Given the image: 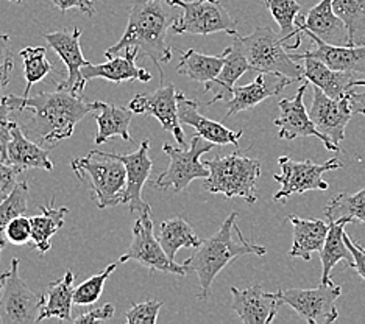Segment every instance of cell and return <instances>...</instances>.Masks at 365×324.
Segmentation results:
<instances>
[{"mask_svg":"<svg viewBox=\"0 0 365 324\" xmlns=\"http://www.w3.org/2000/svg\"><path fill=\"white\" fill-rule=\"evenodd\" d=\"M223 55H225V63H223V68L217 78L205 85V93H212V98L206 103V106H211L215 102H228L233 97L235 83L245 72L250 70V64H248L244 53L239 35L235 38L233 44L223 50Z\"/></svg>","mask_w":365,"mask_h":324,"instance_id":"25","label":"cell"},{"mask_svg":"<svg viewBox=\"0 0 365 324\" xmlns=\"http://www.w3.org/2000/svg\"><path fill=\"white\" fill-rule=\"evenodd\" d=\"M333 10L345 23L348 46H365V0H333Z\"/></svg>","mask_w":365,"mask_h":324,"instance_id":"34","label":"cell"},{"mask_svg":"<svg viewBox=\"0 0 365 324\" xmlns=\"http://www.w3.org/2000/svg\"><path fill=\"white\" fill-rule=\"evenodd\" d=\"M22 172V169L16 167L13 164L0 161V203L13 192L16 184L19 182L18 178Z\"/></svg>","mask_w":365,"mask_h":324,"instance_id":"43","label":"cell"},{"mask_svg":"<svg viewBox=\"0 0 365 324\" xmlns=\"http://www.w3.org/2000/svg\"><path fill=\"white\" fill-rule=\"evenodd\" d=\"M11 110L2 98H0V161L6 162V150L11 140Z\"/></svg>","mask_w":365,"mask_h":324,"instance_id":"44","label":"cell"},{"mask_svg":"<svg viewBox=\"0 0 365 324\" xmlns=\"http://www.w3.org/2000/svg\"><path fill=\"white\" fill-rule=\"evenodd\" d=\"M328 221L351 219L365 224V189L356 194H337L325 207Z\"/></svg>","mask_w":365,"mask_h":324,"instance_id":"35","label":"cell"},{"mask_svg":"<svg viewBox=\"0 0 365 324\" xmlns=\"http://www.w3.org/2000/svg\"><path fill=\"white\" fill-rule=\"evenodd\" d=\"M13 2H16V4H21V2H22V0H13Z\"/></svg>","mask_w":365,"mask_h":324,"instance_id":"49","label":"cell"},{"mask_svg":"<svg viewBox=\"0 0 365 324\" xmlns=\"http://www.w3.org/2000/svg\"><path fill=\"white\" fill-rule=\"evenodd\" d=\"M236 220L237 212H231L223 221L222 228L212 237L202 240V244L195 248V253L182 262L187 274L195 273L198 276V282H200L198 299L205 301L210 298L214 279L230 262L240 256H265L267 253L265 246L248 242L240 229L237 231V237H235L237 228Z\"/></svg>","mask_w":365,"mask_h":324,"instance_id":"3","label":"cell"},{"mask_svg":"<svg viewBox=\"0 0 365 324\" xmlns=\"http://www.w3.org/2000/svg\"><path fill=\"white\" fill-rule=\"evenodd\" d=\"M348 97H350L353 113L365 115V93H356V90H353Z\"/></svg>","mask_w":365,"mask_h":324,"instance_id":"48","label":"cell"},{"mask_svg":"<svg viewBox=\"0 0 365 324\" xmlns=\"http://www.w3.org/2000/svg\"><path fill=\"white\" fill-rule=\"evenodd\" d=\"M344 239H345L346 246L350 248V251H351V254L354 257L353 268L365 281V248L362 245H359L358 242H356V240L353 237H350V234H346V232L344 234Z\"/></svg>","mask_w":365,"mask_h":324,"instance_id":"46","label":"cell"},{"mask_svg":"<svg viewBox=\"0 0 365 324\" xmlns=\"http://www.w3.org/2000/svg\"><path fill=\"white\" fill-rule=\"evenodd\" d=\"M29 206V184L19 181L13 192L0 203V232H5L8 223L19 215H26Z\"/></svg>","mask_w":365,"mask_h":324,"instance_id":"38","label":"cell"},{"mask_svg":"<svg viewBox=\"0 0 365 324\" xmlns=\"http://www.w3.org/2000/svg\"><path fill=\"white\" fill-rule=\"evenodd\" d=\"M233 295V310L237 313L244 324H270L277 317L279 301L278 292H264L261 286H252L240 290L237 287L230 288Z\"/></svg>","mask_w":365,"mask_h":324,"instance_id":"20","label":"cell"},{"mask_svg":"<svg viewBox=\"0 0 365 324\" xmlns=\"http://www.w3.org/2000/svg\"><path fill=\"white\" fill-rule=\"evenodd\" d=\"M161 307L163 303L158 299H148L144 303L133 304L131 309L125 312V321L128 324H155Z\"/></svg>","mask_w":365,"mask_h":324,"instance_id":"40","label":"cell"},{"mask_svg":"<svg viewBox=\"0 0 365 324\" xmlns=\"http://www.w3.org/2000/svg\"><path fill=\"white\" fill-rule=\"evenodd\" d=\"M73 281H76V274L68 270L61 279L52 281L48 284L46 304L41 309L38 323L47 318L72 321L71 312L73 304V290H76L73 288Z\"/></svg>","mask_w":365,"mask_h":324,"instance_id":"30","label":"cell"},{"mask_svg":"<svg viewBox=\"0 0 365 324\" xmlns=\"http://www.w3.org/2000/svg\"><path fill=\"white\" fill-rule=\"evenodd\" d=\"M177 5L172 0H135L130 8L127 30L114 44L105 52L111 58L123 48L135 46L139 50V58L148 56L156 64L164 81L161 64L172 60V47L168 44V31L178 19Z\"/></svg>","mask_w":365,"mask_h":324,"instance_id":"2","label":"cell"},{"mask_svg":"<svg viewBox=\"0 0 365 324\" xmlns=\"http://www.w3.org/2000/svg\"><path fill=\"white\" fill-rule=\"evenodd\" d=\"M52 2L61 13H66L71 8H77L83 14H96V5L93 0H52Z\"/></svg>","mask_w":365,"mask_h":324,"instance_id":"47","label":"cell"},{"mask_svg":"<svg viewBox=\"0 0 365 324\" xmlns=\"http://www.w3.org/2000/svg\"><path fill=\"white\" fill-rule=\"evenodd\" d=\"M93 114L98 127L97 136L94 139L96 145H102L114 136H119L123 140L133 142L130 136V123L135 113L130 108L118 106L114 103H105L97 100V108L93 111Z\"/></svg>","mask_w":365,"mask_h":324,"instance_id":"28","label":"cell"},{"mask_svg":"<svg viewBox=\"0 0 365 324\" xmlns=\"http://www.w3.org/2000/svg\"><path fill=\"white\" fill-rule=\"evenodd\" d=\"M4 293L0 298V323L33 324L38 323L41 309L46 304L44 295L33 293L19 274V259L11 261L4 273Z\"/></svg>","mask_w":365,"mask_h":324,"instance_id":"10","label":"cell"},{"mask_svg":"<svg viewBox=\"0 0 365 324\" xmlns=\"http://www.w3.org/2000/svg\"><path fill=\"white\" fill-rule=\"evenodd\" d=\"M5 237L13 245H26L31 242V221L26 215H19L8 223Z\"/></svg>","mask_w":365,"mask_h":324,"instance_id":"41","label":"cell"},{"mask_svg":"<svg viewBox=\"0 0 365 324\" xmlns=\"http://www.w3.org/2000/svg\"><path fill=\"white\" fill-rule=\"evenodd\" d=\"M281 167L279 174H273V179L281 184V189L273 195V202H283L295 194L311 192V190H328L329 184L323 179L327 172L342 169L339 157H333L323 164H317L311 160L294 161L289 156L278 157Z\"/></svg>","mask_w":365,"mask_h":324,"instance_id":"9","label":"cell"},{"mask_svg":"<svg viewBox=\"0 0 365 324\" xmlns=\"http://www.w3.org/2000/svg\"><path fill=\"white\" fill-rule=\"evenodd\" d=\"M118 268V263H111L108 267L101 271L98 274H94L93 278L86 279L85 282H81L80 286L76 287L73 290V304L77 305H91L98 301L102 292H103V286L106 279L111 276V274Z\"/></svg>","mask_w":365,"mask_h":324,"instance_id":"39","label":"cell"},{"mask_svg":"<svg viewBox=\"0 0 365 324\" xmlns=\"http://www.w3.org/2000/svg\"><path fill=\"white\" fill-rule=\"evenodd\" d=\"M342 295V287L333 281L322 282L319 287L278 290L279 301L287 304L309 324H329L339 318L337 299Z\"/></svg>","mask_w":365,"mask_h":324,"instance_id":"12","label":"cell"},{"mask_svg":"<svg viewBox=\"0 0 365 324\" xmlns=\"http://www.w3.org/2000/svg\"><path fill=\"white\" fill-rule=\"evenodd\" d=\"M215 144L206 140L200 135H194L189 148H178L165 142L163 145L164 153L169 156L170 164L155 181V187L172 192H182L190 182L198 178H208L210 169L200 161L202 155L210 152Z\"/></svg>","mask_w":365,"mask_h":324,"instance_id":"7","label":"cell"},{"mask_svg":"<svg viewBox=\"0 0 365 324\" xmlns=\"http://www.w3.org/2000/svg\"><path fill=\"white\" fill-rule=\"evenodd\" d=\"M351 221V219H339L336 221H328L329 229L328 236L325 240V245L319 251L320 261H322V282H331V270H333L336 265L344 261L346 262L348 267L353 268L354 265V257L350 251V248L345 244V226Z\"/></svg>","mask_w":365,"mask_h":324,"instance_id":"29","label":"cell"},{"mask_svg":"<svg viewBox=\"0 0 365 324\" xmlns=\"http://www.w3.org/2000/svg\"><path fill=\"white\" fill-rule=\"evenodd\" d=\"M295 25V39L298 46H302V38L304 36L302 30L312 31L328 44L348 46L346 27L344 21L334 13L333 0H320L306 16L298 14Z\"/></svg>","mask_w":365,"mask_h":324,"instance_id":"17","label":"cell"},{"mask_svg":"<svg viewBox=\"0 0 365 324\" xmlns=\"http://www.w3.org/2000/svg\"><path fill=\"white\" fill-rule=\"evenodd\" d=\"M158 240L164 248L165 254L175 261V256L181 248H197L202 244V239L195 234L190 223L181 215L165 220L160 224Z\"/></svg>","mask_w":365,"mask_h":324,"instance_id":"33","label":"cell"},{"mask_svg":"<svg viewBox=\"0 0 365 324\" xmlns=\"http://www.w3.org/2000/svg\"><path fill=\"white\" fill-rule=\"evenodd\" d=\"M55 198L51 206H39L41 215H33L31 221V244L39 254L47 253L52 248V237L63 228L64 217L69 214L68 207H55Z\"/></svg>","mask_w":365,"mask_h":324,"instance_id":"31","label":"cell"},{"mask_svg":"<svg viewBox=\"0 0 365 324\" xmlns=\"http://www.w3.org/2000/svg\"><path fill=\"white\" fill-rule=\"evenodd\" d=\"M302 33L311 39L314 47L303 53H292L295 61H300L304 56H311L317 58L334 70L365 75V46H334L325 43L309 30H302Z\"/></svg>","mask_w":365,"mask_h":324,"instance_id":"18","label":"cell"},{"mask_svg":"<svg viewBox=\"0 0 365 324\" xmlns=\"http://www.w3.org/2000/svg\"><path fill=\"white\" fill-rule=\"evenodd\" d=\"M21 56L24 60V73H26L27 80L24 97H29L33 85L46 78L53 70V66L47 60V50L44 47H26L21 50Z\"/></svg>","mask_w":365,"mask_h":324,"instance_id":"37","label":"cell"},{"mask_svg":"<svg viewBox=\"0 0 365 324\" xmlns=\"http://www.w3.org/2000/svg\"><path fill=\"white\" fill-rule=\"evenodd\" d=\"M114 305L111 303H106L101 307H96V309H91L85 313H81L80 317H77L76 320H73V323L76 324H94V323H98V321H106L114 317Z\"/></svg>","mask_w":365,"mask_h":324,"instance_id":"45","label":"cell"},{"mask_svg":"<svg viewBox=\"0 0 365 324\" xmlns=\"http://www.w3.org/2000/svg\"><path fill=\"white\" fill-rule=\"evenodd\" d=\"M80 38H81V30L73 28V30H60L53 33H47L44 35V39L47 44L51 46L53 52L58 53V56L64 61L66 68H68V78L60 81L56 85L58 89L69 90V93L76 95H83V90H85L86 78L83 77V66H86L88 61L85 60L81 52L80 46Z\"/></svg>","mask_w":365,"mask_h":324,"instance_id":"16","label":"cell"},{"mask_svg":"<svg viewBox=\"0 0 365 324\" xmlns=\"http://www.w3.org/2000/svg\"><path fill=\"white\" fill-rule=\"evenodd\" d=\"M290 83H294V80H290L287 77H281V75L275 73H258L252 83L244 86H235L233 89V97H231L227 105V115L223 117L230 119L231 115H235L237 113L253 110L255 106H258L262 103L264 100H267L270 97H275L281 94L287 88Z\"/></svg>","mask_w":365,"mask_h":324,"instance_id":"21","label":"cell"},{"mask_svg":"<svg viewBox=\"0 0 365 324\" xmlns=\"http://www.w3.org/2000/svg\"><path fill=\"white\" fill-rule=\"evenodd\" d=\"M309 115L323 136L339 145L345 139V128L354 115L350 97L333 98L314 86V100Z\"/></svg>","mask_w":365,"mask_h":324,"instance_id":"15","label":"cell"},{"mask_svg":"<svg viewBox=\"0 0 365 324\" xmlns=\"http://www.w3.org/2000/svg\"><path fill=\"white\" fill-rule=\"evenodd\" d=\"M308 86L309 81L306 80L303 85L298 88L297 94L292 98L279 100V115L275 119V125L279 128L278 137L286 140H294L297 137H317L329 152H340L339 145L331 142L327 136H323L322 132L315 128L309 111L306 110L303 98L306 90H308Z\"/></svg>","mask_w":365,"mask_h":324,"instance_id":"13","label":"cell"},{"mask_svg":"<svg viewBox=\"0 0 365 324\" xmlns=\"http://www.w3.org/2000/svg\"><path fill=\"white\" fill-rule=\"evenodd\" d=\"M182 13L172 25L173 35L210 36L223 31L237 36V21L219 0H172Z\"/></svg>","mask_w":365,"mask_h":324,"instance_id":"8","label":"cell"},{"mask_svg":"<svg viewBox=\"0 0 365 324\" xmlns=\"http://www.w3.org/2000/svg\"><path fill=\"white\" fill-rule=\"evenodd\" d=\"M14 56L10 48V35H0V90L11 81Z\"/></svg>","mask_w":365,"mask_h":324,"instance_id":"42","label":"cell"},{"mask_svg":"<svg viewBox=\"0 0 365 324\" xmlns=\"http://www.w3.org/2000/svg\"><path fill=\"white\" fill-rule=\"evenodd\" d=\"M48 152L35 140L26 136L18 122H11V140L6 150V162L13 164L22 170L27 169H43L53 170V162L48 157Z\"/></svg>","mask_w":365,"mask_h":324,"instance_id":"26","label":"cell"},{"mask_svg":"<svg viewBox=\"0 0 365 324\" xmlns=\"http://www.w3.org/2000/svg\"><path fill=\"white\" fill-rule=\"evenodd\" d=\"M300 61L304 63L303 78L333 98L348 97L353 90H356V88L365 86V78H356V73L353 72L331 69L317 58L304 56Z\"/></svg>","mask_w":365,"mask_h":324,"instance_id":"23","label":"cell"},{"mask_svg":"<svg viewBox=\"0 0 365 324\" xmlns=\"http://www.w3.org/2000/svg\"><path fill=\"white\" fill-rule=\"evenodd\" d=\"M177 103L180 122L195 128L197 135H200L202 137L210 140V142L215 145H239V139L244 135L242 130L233 131L227 128L225 125L220 122L205 117V115L198 111V103L195 100L187 98L182 93H177Z\"/></svg>","mask_w":365,"mask_h":324,"instance_id":"24","label":"cell"},{"mask_svg":"<svg viewBox=\"0 0 365 324\" xmlns=\"http://www.w3.org/2000/svg\"><path fill=\"white\" fill-rule=\"evenodd\" d=\"M210 177L205 181V190L222 194L227 198H244L248 204L258 202V181L261 178V161L245 156L240 150L223 157L205 161Z\"/></svg>","mask_w":365,"mask_h":324,"instance_id":"5","label":"cell"},{"mask_svg":"<svg viewBox=\"0 0 365 324\" xmlns=\"http://www.w3.org/2000/svg\"><path fill=\"white\" fill-rule=\"evenodd\" d=\"M148 150H150V140L144 139L136 152L130 155L113 153V156L120 160L127 169V192L122 204H127L130 212L135 214L152 211V206L143 199V189L153 167V161L148 157Z\"/></svg>","mask_w":365,"mask_h":324,"instance_id":"19","label":"cell"},{"mask_svg":"<svg viewBox=\"0 0 365 324\" xmlns=\"http://www.w3.org/2000/svg\"><path fill=\"white\" fill-rule=\"evenodd\" d=\"M139 58V50L135 46L123 48V55H114L108 58V61L103 64H93L88 61L86 66H83V77L86 81L94 78H105L113 81L115 85H120L123 81H150L153 77L150 70L144 68H138L136 60Z\"/></svg>","mask_w":365,"mask_h":324,"instance_id":"22","label":"cell"},{"mask_svg":"<svg viewBox=\"0 0 365 324\" xmlns=\"http://www.w3.org/2000/svg\"><path fill=\"white\" fill-rule=\"evenodd\" d=\"M2 100L10 106L11 113H27L26 122L21 125L22 131L47 150L69 139L77 123L97 108V102H88L83 95L58 88L52 93H41L35 97L5 95Z\"/></svg>","mask_w":365,"mask_h":324,"instance_id":"1","label":"cell"},{"mask_svg":"<svg viewBox=\"0 0 365 324\" xmlns=\"http://www.w3.org/2000/svg\"><path fill=\"white\" fill-rule=\"evenodd\" d=\"M130 110L135 114L153 115L161 127L173 135L177 142L181 147H186L185 132L181 128V122L178 117V103H177V90L173 85H163L155 93L150 94H138L128 103Z\"/></svg>","mask_w":365,"mask_h":324,"instance_id":"14","label":"cell"},{"mask_svg":"<svg viewBox=\"0 0 365 324\" xmlns=\"http://www.w3.org/2000/svg\"><path fill=\"white\" fill-rule=\"evenodd\" d=\"M261 2L267 6V10L273 16V19L279 25V35L283 38V43L289 50L290 39H295V19L300 14L302 6L297 0H261ZM297 39H295V48H298Z\"/></svg>","mask_w":365,"mask_h":324,"instance_id":"36","label":"cell"},{"mask_svg":"<svg viewBox=\"0 0 365 324\" xmlns=\"http://www.w3.org/2000/svg\"><path fill=\"white\" fill-rule=\"evenodd\" d=\"M223 63H225L223 52L217 56H211L197 52L194 48H189L181 53L177 72L189 80L208 85V83L217 78V75L223 68Z\"/></svg>","mask_w":365,"mask_h":324,"instance_id":"32","label":"cell"},{"mask_svg":"<svg viewBox=\"0 0 365 324\" xmlns=\"http://www.w3.org/2000/svg\"><path fill=\"white\" fill-rule=\"evenodd\" d=\"M71 167L80 181L91 189V198L98 209L122 204L127 192V169L113 153L93 150L86 156L72 160Z\"/></svg>","mask_w":365,"mask_h":324,"instance_id":"4","label":"cell"},{"mask_svg":"<svg viewBox=\"0 0 365 324\" xmlns=\"http://www.w3.org/2000/svg\"><path fill=\"white\" fill-rule=\"evenodd\" d=\"M239 39L250 64V72L275 73L294 81L303 80V66L294 60L292 53H287L279 33L270 27H258L248 36H239Z\"/></svg>","mask_w":365,"mask_h":324,"instance_id":"6","label":"cell"},{"mask_svg":"<svg viewBox=\"0 0 365 324\" xmlns=\"http://www.w3.org/2000/svg\"><path fill=\"white\" fill-rule=\"evenodd\" d=\"M287 220L294 228V244L289 256L311 261L312 253H319L325 245L329 223L319 219H300L297 215H289Z\"/></svg>","mask_w":365,"mask_h":324,"instance_id":"27","label":"cell"},{"mask_svg":"<svg viewBox=\"0 0 365 324\" xmlns=\"http://www.w3.org/2000/svg\"><path fill=\"white\" fill-rule=\"evenodd\" d=\"M128 261H136L143 267L152 271L187 276V270L185 265L177 263L165 254L160 240H158L153 232L150 212L139 214L138 220L133 224V242L128 246L127 253L120 256L119 262L125 263Z\"/></svg>","mask_w":365,"mask_h":324,"instance_id":"11","label":"cell"}]
</instances>
